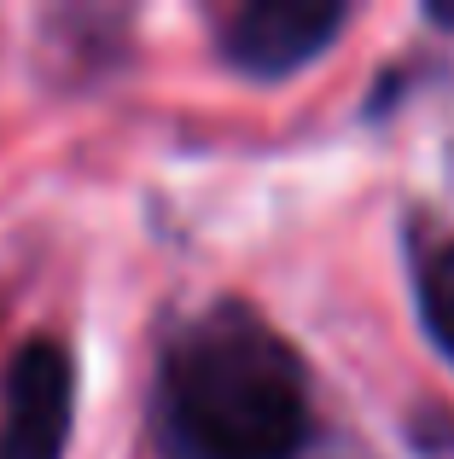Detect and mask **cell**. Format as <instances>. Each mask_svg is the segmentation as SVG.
Listing matches in <instances>:
<instances>
[{"label": "cell", "instance_id": "cell-1", "mask_svg": "<svg viewBox=\"0 0 454 459\" xmlns=\"http://www.w3.org/2000/svg\"><path fill=\"white\" fill-rule=\"evenodd\" d=\"M163 425L181 459H292L309 430L292 349L245 308H210L163 360Z\"/></svg>", "mask_w": 454, "mask_h": 459}, {"label": "cell", "instance_id": "cell-2", "mask_svg": "<svg viewBox=\"0 0 454 459\" xmlns=\"http://www.w3.org/2000/svg\"><path fill=\"white\" fill-rule=\"evenodd\" d=\"M70 355L58 343H23L6 372V425H0V459H58L70 437Z\"/></svg>", "mask_w": 454, "mask_h": 459}, {"label": "cell", "instance_id": "cell-3", "mask_svg": "<svg viewBox=\"0 0 454 459\" xmlns=\"http://www.w3.org/2000/svg\"><path fill=\"white\" fill-rule=\"evenodd\" d=\"M344 23V6H309V0H257L239 6L222 30V53L250 76H285L315 58Z\"/></svg>", "mask_w": 454, "mask_h": 459}, {"label": "cell", "instance_id": "cell-4", "mask_svg": "<svg viewBox=\"0 0 454 459\" xmlns=\"http://www.w3.org/2000/svg\"><path fill=\"white\" fill-rule=\"evenodd\" d=\"M420 308H425L432 337L449 349V360H454V245H443V250L432 256V268H425V280H420Z\"/></svg>", "mask_w": 454, "mask_h": 459}]
</instances>
